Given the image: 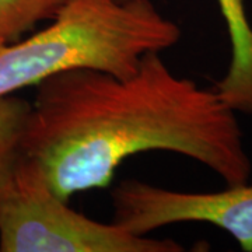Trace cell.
<instances>
[{"mask_svg": "<svg viewBox=\"0 0 252 252\" xmlns=\"http://www.w3.org/2000/svg\"><path fill=\"white\" fill-rule=\"evenodd\" d=\"M21 147L67 202L107 188L124 160L149 150L199 161L228 187L252 172L234 111L215 87L174 74L160 52L143 55L126 77L79 67L41 81Z\"/></svg>", "mask_w": 252, "mask_h": 252, "instance_id": "6da1fadb", "label": "cell"}, {"mask_svg": "<svg viewBox=\"0 0 252 252\" xmlns=\"http://www.w3.org/2000/svg\"><path fill=\"white\" fill-rule=\"evenodd\" d=\"M180 38L177 23L152 0H64L27 39H0V97L79 67L126 77L143 55L172 48Z\"/></svg>", "mask_w": 252, "mask_h": 252, "instance_id": "7a4b0ae2", "label": "cell"}, {"mask_svg": "<svg viewBox=\"0 0 252 252\" xmlns=\"http://www.w3.org/2000/svg\"><path fill=\"white\" fill-rule=\"evenodd\" d=\"M1 252H182L174 240L137 235L73 210L45 174L23 154L0 198Z\"/></svg>", "mask_w": 252, "mask_h": 252, "instance_id": "3957f363", "label": "cell"}, {"mask_svg": "<svg viewBox=\"0 0 252 252\" xmlns=\"http://www.w3.org/2000/svg\"><path fill=\"white\" fill-rule=\"evenodd\" d=\"M114 221L137 235L177 223H207L231 235L252 252V185H231L219 192H180L137 180L112 190Z\"/></svg>", "mask_w": 252, "mask_h": 252, "instance_id": "277c9868", "label": "cell"}, {"mask_svg": "<svg viewBox=\"0 0 252 252\" xmlns=\"http://www.w3.org/2000/svg\"><path fill=\"white\" fill-rule=\"evenodd\" d=\"M228 31L231 58L215 90L230 108L252 115V26L244 0H216Z\"/></svg>", "mask_w": 252, "mask_h": 252, "instance_id": "5b68a950", "label": "cell"}, {"mask_svg": "<svg viewBox=\"0 0 252 252\" xmlns=\"http://www.w3.org/2000/svg\"><path fill=\"white\" fill-rule=\"evenodd\" d=\"M31 102L16 95L0 97V198L9 188L23 157V133Z\"/></svg>", "mask_w": 252, "mask_h": 252, "instance_id": "8992f818", "label": "cell"}, {"mask_svg": "<svg viewBox=\"0 0 252 252\" xmlns=\"http://www.w3.org/2000/svg\"><path fill=\"white\" fill-rule=\"evenodd\" d=\"M64 0H0V39L17 41L41 21H51Z\"/></svg>", "mask_w": 252, "mask_h": 252, "instance_id": "52a82bcc", "label": "cell"}]
</instances>
